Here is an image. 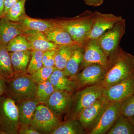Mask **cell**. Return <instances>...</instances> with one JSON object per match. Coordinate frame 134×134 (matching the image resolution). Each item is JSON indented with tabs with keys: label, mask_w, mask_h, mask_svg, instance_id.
<instances>
[{
	"label": "cell",
	"mask_w": 134,
	"mask_h": 134,
	"mask_svg": "<svg viewBox=\"0 0 134 134\" xmlns=\"http://www.w3.org/2000/svg\"><path fill=\"white\" fill-rule=\"evenodd\" d=\"M81 45H82L58 46L54 55L55 67L58 69L63 70L75 49Z\"/></svg>",
	"instance_id": "24"
},
{
	"label": "cell",
	"mask_w": 134,
	"mask_h": 134,
	"mask_svg": "<svg viewBox=\"0 0 134 134\" xmlns=\"http://www.w3.org/2000/svg\"><path fill=\"white\" fill-rule=\"evenodd\" d=\"M23 34L29 41L32 50H40L44 52L56 50L58 47V46L48 40L44 32L25 30Z\"/></svg>",
	"instance_id": "16"
},
{
	"label": "cell",
	"mask_w": 134,
	"mask_h": 134,
	"mask_svg": "<svg viewBox=\"0 0 134 134\" xmlns=\"http://www.w3.org/2000/svg\"><path fill=\"white\" fill-rule=\"evenodd\" d=\"M7 50L9 52L32 50L29 41L23 34L16 36L10 40L7 45Z\"/></svg>",
	"instance_id": "29"
},
{
	"label": "cell",
	"mask_w": 134,
	"mask_h": 134,
	"mask_svg": "<svg viewBox=\"0 0 134 134\" xmlns=\"http://www.w3.org/2000/svg\"><path fill=\"white\" fill-rule=\"evenodd\" d=\"M16 104L18 110L20 125H29L33 119L36 108L39 104L35 97L18 101Z\"/></svg>",
	"instance_id": "17"
},
{
	"label": "cell",
	"mask_w": 134,
	"mask_h": 134,
	"mask_svg": "<svg viewBox=\"0 0 134 134\" xmlns=\"http://www.w3.org/2000/svg\"><path fill=\"white\" fill-rule=\"evenodd\" d=\"M0 76H1V75H0Z\"/></svg>",
	"instance_id": "41"
},
{
	"label": "cell",
	"mask_w": 134,
	"mask_h": 134,
	"mask_svg": "<svg viewBox=\"0 0 134 134\" xmlns=\"http://www.w3.org/2000/svg\"><path fill=\"white\" fill-rule=\"evenodd\" d=\"M106 72V67L99 64H92L85 67L82 70L77 74L76 81L77 86H91L99 84L103 81Z\"/></svg>",
	"instance_id": "12"
},
{
	"label": "cell",
	"mask_w": 134,
	"mask_h": 134,
	"mask_svg": "<svg viewBox=\"0 0 134 134\" xmlns=\"http://www.w3.org/2000/svg\"><path fill=\"white\" fill-rule=\"evenodd\" d=\"M56 50H50L43 52V58H42V62L43 65L51 56L55 54Z\"/></svg>",
	"instance_id": "35"
},
{
	"label": "cell",
	"mask_w": 134,
	"mask_h": 134,
	"mask_svg": "<svg viewBox=\"0 0 134 134\" xmlns=\"http://www.w3.org/2000/svg\"><path fill=\"white\" fill-rule=\"evenodd\" d=\"M15 75L26 73L31 56L30 50L9 52Z\"/></svg>",
	"instance_id": "20"
},
{
	"label": "cell",
	"mask_w": 134,
	"mask_h": 134,
	"mask_svg": "<svg viewBox=\"0 0 134 134\" xmlns=\"http://www.w3.org/2000/svg\"><path fill=\"white\" fill-rule=\"evenodd\" d=\"M72 102V97L69 92L62 91H55L46 104L50 110L59 117L66 111Z\"/></svg>",
	"instance_id": "14"
},
{
	"label": "cell",
	"mask_w": 134,
	"mask_h": 134,
	"mask_svg": "<svg viewBox=\"0 0 134 134\" xmlns=\"http://www.w3.org/2000/svg\"><path fill=\"white\" fill-rule=\"evenodd\" d=\"M83 45L79 46L75 49L73 54L67 63L63 70L68 77H74L80 69L83 55Z\"/></svg>",
	"instance_id": "22"
},
{
	"label": "cell",
	"mask_w": 134,
	"mask_h": 134,
	"mask_svg": "<svg viewBox=\"0 0 134 134\" xmlns=\"http://www.w3.org/2000/svg\"><path fill=\"white\" fill-rule=\"evenodd\" d=\"M29 125H22L21 127L19 128V134H40L41 133L37 131L30 126Z\"/></svg>",
	"instance_id": "33"
},
{
	"label": "cell",
	"mask_w": 134,
	"mask_h": 134,
	"mask_svg": "<svg viewBox=\"0 0 134 134\" xmlns=\"http://www.w3.org/2000/svg\"><path fill=\"white\" fill-rule=\"evenodd\" d=\"M107 134H134V125L128 118L121 114Z\"/></svg>",
	"instance_id": "26"
},
{
	"label": "cell",
	"mask_w": 134,
	"mask_h": 134,
	"mask_svg": "<svg viewBox=\"0 0 134 134\" xmlns=\"http://www.w3.org/2000/svg\"><path fill=\"white\" fill-rule=\"evenodd\" d=\"M44 33L49 41L58 46L83 44L74 41L69 34L57 25Z\"/></svg>",
	"instance_id": "19"
},
{
	"label": "cell",
	"mask_w": 134,
	"mask_h": 134,
	"mask_svg": "<svg viewBox=\"0 0 134 134\" xmlns=\"http://www.w3.org/2000/svg\"><path fill=\"white\" fill-rule=\"evenodd\" d=\"M25 31L19 22L12 21L5 16L0 18V45L7 46L12 39Z\"/></svg>",
	"instance_id": "15"
},
{
	"label": "cell",
	"mask_w": 134,
	"mask_h": 134,
	"mask_svg": "<svg viewBox=\"0 0 134 134\" xmlns=\"http://www.w3.org/2000/svg\"><path fill=\"white\" fill-rule=\"evenodd\" d=\"M86 5L92 7H97L103 4L104 0H83Z\"/></svg>",
	"instance_id": "36"
},
{
	"label": "cell",
	"mask_w": 134,
	"mask_h": 134,
	"mask_svg": "<svg viewBox=\"0 0 134 134\" xmlns=\"http://www.w3.org/2000/svg\"><path fill=\"white\" fill-rule=\"evenodd\" d=\"M104 96L81 111L77 119L85 129L90 130L97 122L102 111L109 103Z\"/></svg>",
	"instance_id": "13"
},
{
	"label": "cell",
	"mask_w": 134,
	"mask_h": 134,
	"mask_svg": "<svg viewBox=\"0 0 134 134\" xmlns=\"http://www.w3.org/2000/svg\"><path fill=\"white\" fill-rule=\"evenodd\" d=\"M134 75V55L120 48L108 58L103 81L99 85L107 88Z\"/></svg>",
	"instance_id": "1"
},
{
	"label": "cell",
	"mask_w": 134,
	"mask_h": 134,
	"mask_svg": "<svg viewBox=\"0 0 134 134\" xmlns=\"http://www.w3.org/2000/svg\"><path fill=\"white\" fill-rule=\"evenodd\" d=\"M0 75L7 81L15 75L7 46L1 45H0Z\"/></svg>",
	"instance_id": "23"
},
{
	"label": "cell",
	"mask_w": 134,
	"mask_h": 134,
	"mask_svg": "<svg viewBox=\"0 0 134 134\" xmlns=\"http://www.w3.org/2000/svg\"><path fill=\"white\" fill-rule=\"evenodd\" d=\"M20 0H5L4 2V16L9 10L16 3Z\"/></svg>",
	"instance_id": "34"
},
{
	"label": "cell",
	"mask_w": 134,
	"mask_h": 134,
	"mask_svg": "<svg viewBox=\"0 0 134 134\" xmlns=\"http://www.w3.org/2000/svg\"><path fill=\"white\" fill-rule=\"evenodd\" d=\"M57 68L56 67H48L43 66L30 76L32 81L36 84L43 82L48 80L49 77Z\"/></svg>",
	"instance_id": "31"
},
{
	"label": "cell",
	"mask_w": 134,
	"mask_h": 134,
	"mask_svg": "<svg viewBox=\"0 0 134 134\" xmlns=\"http://www.w3.org/2000/svg\"><path fill=\"white\" fill-rule=\"evenodd\" d=\"M95 16V12L89 10L72 18H59L54 20L58 26L66 31L72 40L83 44L88 40Z\"/></svg>",
	"instance_id": "2"
},
{
	"label": "cell",
	"mask_w": 134,
	"mask_h": 134,
	"mask_svg": "<svg viewBox=\"0 0 134 134\" xmlns=\"http://www.w3.org/2000/svg\"><path fill=\"white\" fill-rule=\"evenodd\" d=\"M122 19L120 16H117L112 14H103L95 11L93 24L87 40L97 39Z\"/></svg>",
	"instance_id": "11"
},
{
	"label": "cell",
	"mask_w": 134,
	"mask_h": 134,
	"mask_svg": "<svg viewBox=\"0 0 134 134\" xmlns=\"http://www.w3.org/2000/svg\"><path fill=\"white\" fill-rule=\"evenodd\" d=\"M122 103L109 102L103 109L97 122L90 130V134H107L121 115Z\"/></svg>",
	"instance_id": "6"
},
{
	"label": "cell",
	"mask_w": 134,
	"mask_h": 134,
	"mask_svg": "<svg viewBox=\"0 0 134 134\" xmlns=\"http://www.w3.org/2000/svg\"><path fill=\"white\" fill-rule=\"evenodd\" d=\"M55 91L48 80L43 82L36 84L35 98L40 103H46L53 92Z\"/></svg>",
	"instance_id": "27"
},
{
	"label": "cell",
	"mask_w": 134,
	"mask_h": 134,
	"mask_svg": "<svg viewBox=\"0 0 134 134\" xmlns=\"http://www.w3.org/2000/svg\"><path fill=\"white\" fill-rule=\"evenodd\" d=\"M4 2L5 0H0V18L4 17Z\"/></svg>",
	"instance_id": "39"
},
{
	"label": "cell",
	"mask_w": 134,
	"mask_h": 134,
	"mask_svg": "<svg viewBox=\"0 0 134 134\" xmlns=\"http://www.w3.org/2000/svg\"><path fill=\"white\" fill-rule=\"evenodd\" d=\"M134 95V75L119 83L104 88L103 96L109 102L122 103Z\"/></svg>",
	"instance_id": "9"
},
{
	"label": "cell",
	"mask_w": 134,
	"mask_h": 134,
	"mask_svg": "<svg viewBox=\"0 0 134 134\" xmlns=\"http://www.w3.org/2000/svg\"><path fill=\"white\" fill-rule=\"evenodd\" d=\"M59 117L47 106L38 105L30 125L39 132L51 133L60 124Z\"/></svg>",
	"instance_id": "7"
},
{
	"label": "cell",
	"mask_w": 134,
	"mask_h": 134,
	"mask_svg": "<svg viewBox=\"0 0 134 134\" xmlns=\"http://www.w3.org/2000/svg\"><path fill=\"white\" fill-rule=\"evenodd\" d=\"M19 22L25 30L45 32L57 25L54 19L32 18L26 15Z\"/></svg>",
	"instance_id": "21"
},
{
	"label": "cell",
	"mask_w": 134,
	"mask_h": 134,
	"mask_svg": "<svg viewBox=\"0 0 134 134\" xmlns=\"http://www.w3.org/2000/svg\"><path fill=\"white\" fill-rule=\"evenodd\" d=\"M20 128L18 110L15 101L9 97H0V131L17 134Z\"/></svg>",
	"instance_id": "3"
},
{
	"label": "cell",
	"mask_w": 134,
	"mask_h": 134,
	"mask_svg": "<svg viewBox=\"0 0 134 134\" xmlns=\"http://www.w3.org/2000/svg\"><path fill=\"white\" fill-rule=\"evenodd\" d=\"M55 91L72 92L76 88L75 82L68 78L62 70L56 69L48 79Z\"/></svg>",
	"instance_id": "18"
},
{
	"label": "cell",
	"mask_w": 134,
	"mask_h": 134,
	"mask_svg": "<svg viewBox=\"0 0 134 134\" xmlns=\"http://www.w3.org/2000/svg\"><path fill=\"white\" fill-rule=\"evenodd\" d=\"M125 32L126 21L122 18L97 39L99 45L108 58L120 48V42Z\"/></svg>",
	"instance_id": "5"
},
{
	"label": "cell",
	"mask_w": 134,
	"mask_h": 134,
	"mask_svg": "<svg viewBox=\"0 0 134 134\" xmlns=\"http://www.w3.org/2000/svg\"><path fill=\"white\" fill-rule=\"evenodd\" d=\"M36 84L27 73L15 75L6 84V92L16 102L34 97Z\"/></svg>",
	"instance_id": "4"
},
{
	"label": "cell",
	"mask_w": 134,
	"mask_h": 134,
	"mask_svg": "<svg viewBox=\"0 0 134 134\" xmlns=\"http://www.w3.org/2000/svg\"><path fill=\"white\" fill-rule=\"evenodd\" d=\"M104 89L100 85H94L77 92L75 97L73 108L74 115L77 117L82 110L103 97Z\"/></svg>",
	"instance_id": "8"
},
{
	"label": "cell",
	"mask_w": 134,
	"mask_h": 134,
	"mask_svg": "<svg viewBox=\"0 0 134 134\" xmlns=\"http://www.w3.org/2000/svg\"><path fill=\"white\" fill-rule=\"evenodd\" d=\"M6 80L0 76V97L6 92Z\"/></svg>",
	"instance_id": "37"
},
{
	"label": "cell",
	"mask_w": 134,
	"mask_h": 134,
	"mask_svg": "<svg viewBox=\"0 0 134 134\" xmlns=\"http://www.w3.org/2000/svg\"><path fill=\"white\" fill-rule=\"evenodd\" d=\"M83 47V59L80 69L92 64H99L106 67L108 58L99 45L97 40H87L84 43Z\"/></svg>",
	"instance_id": "10"
},
{
	"label": "cell",
	"mask_w": 134,
	"mask_h": 134,
	"mask_svg": "<svg viewBox=\"0 0 134 134\" xmlns=\"http://www.w3.org/2000/svg\"><path fill=\"white\" fill-rule=\"evenodd\" d=\"M128 119L131 123H132L133 125H134V116H132V117L129 118Z\"/></svg>",
	"instance_id": "40"
},
{
	"label": "cell",
	"mask_w": 134,
	"mask_h": 134,
	"mask_svg": "<svg viewBox=\"0 0 134 134\" xmlns=\"http://www.w3.org/2000/svg\"><path fill=\"white\" fill-rule=\"evenodd\" d=\"M27 0H20L10 8L6 14L5 17L10 21L19 22L27 15L25 13V2Z\"/></svg>",
	"instance_id": "28"
},
{
	"label": "cell",
	"mask_w": 134,
	"mask_h": 134,
	"mask_svg": "<svg viewBox=\"0 0 134 134\" xmlns=\"http://www.w3.org/2000/svg\"><path fill=\"white\" fill-rule=\"evenodd\" d=\"M121 114L129 118L134 115V95L122 102Z\"/></svg>",
	"instance_id": "32"
},
{
	"label": "cell",
	"mask_w": 134,
	"mask_h": 134,
	"mask_svg": "<svg viewBox=\"0 0 134 134\" xmlns=\"http://www.w3.org/2000/svg\"><path fill=\"white\" fill-rule=\"evenodd\" d=\"M54 55L51 56L50 58L48 59L46 62L44 64L43 66L48 67H55V59H54Z\"/></svg>",
	"instance_id": "38"
},
{
	"label": "cell",
	"mask_w": 134,
	"mask_h": 134,
	"mask_svg": "<svg viewBox=\"0 0 134 134\" xmlns=\"http://www.w3.org/2000/svg\"><path fill=\"white\" fill-rule=\"evenodd\" d=\"M43 54V52L42 51L32 50L31 58L26 73L31 74L43 66L42 62Z\"/></svg>",
	"instance_id": "30"
},
{
	"label": "cell",
	"mask_w": 134,
	"mask_h": 134,
	"mask_svg": "<svg viewBox=\"0 0 134 134\" xmlns=\"http://www.w3.org/2000/svg\"><path fill=\"white\" fill-rule=\"evenodd\" d=\"M85 130L78 120H74L59 124L51 134H86V132Z\"/></svg>",
	"instance_id": "25"
}]
</instances>
